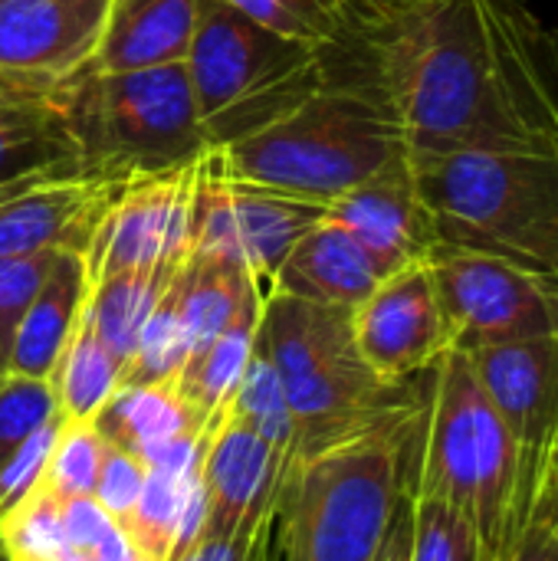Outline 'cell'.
Returning a JSON list of instances; mask_svg holds the SVG:
<instances>
[{"label": "cell", "instance_id": "obj_24", "mask_svg": "<svg viewBox=\"0 0 558 561\" xmlns=\"http://www.w3.org/2000/svg\"><path fill=\"white\" fill-rule=\"evenodd\" d=\"M118 378L122 358L95 335L89 319L79 312V322L49 375L59 414L66 421H92L102 411V404L115 394Z\"/></svg>", "mask_w": 558, "mask_h": 561}, {"label": "cell", "instance_id": "obj_33", "mask_svg": "<svg viewBox=\"0 0 558 561\" xmlns=\"http://www.w3.org/2000/svg\"><path fill=\"white\" fill-rule=\"evenodd\" d=\"M56 417L62 414L49 381L7 375L0 381V467Z\"/></svg>", "mask_w": 558, "mask_h": 561}, {"label": "cell", "instance_id": "obj_34", "mask_svg": "<svg viewBox=\"0 0 558 561\" xmlns=\"http://www.w3.org/2000/svg\"><path fill=\"white\" fill-rule=\"evenodd\" d=\"M56 253L59 250L20 256V260H0V381L10 375V355H13L20 316L30 306L33 293L39 289L43 276L49 273Z\"/></svg>", "mask_w": 558, "mask_h": 561}, {"label": "cell", "instance_id": "obj_48", "mask_svg": "<svg viewBox=\"0 0 558 561\" xmlns=\"http://www.w3.org/2000/svg\"><path fill=\"white\" fill-rule=\"evenodd\" d=\"M0 559H3V546H0Z\"/></svg>", "mask_w": 558, "mask_h": 561}, {"label": "cell", "instance_id": "obj_6", "mask_svg": "<svg viewBox=\"0 0 558 561\" xmlns=\"http://www.w3.org/2000/svg\"><path fill=\"white\" fill-rule=\"evenodd\" d=\"M86 178L132 181L184 168L207 151L184 62L89 72L56 85Z\"/></svg>", "mask_w": 558, "mask_h": 561}, {"label": "cell", "instance_id": "obj_8", "mask_svg": "<svg viewBox=\"0 0 558 561\" xmlns=\"http://www.w3.org/2000/svg\"><path fill=\"white\" fill-rule=\"evenodd\" d=\"M447 345L477 352L558 335V283L497 256L444 250L428 256Z\"/></svg>", "mask_w": 558, "mask_h": 561}, {"label": "cell", "instance_id": "obj_37", "mask_svg": "<svg viewBox=\"0 0 558 561\" xmlns=\"http://www.w3.org/2000/svg\"><path fill=\"white\" fill-rule=\"evenodd\" d=\"M276 533V510L270 516H263L260 523L234 533L230 539H197L184 556L178 561H253V556L260 552V546Z\"/></svg>", "mask_w": 558, "mask_h": 561}, {"label": "cell", "instance_id": "obj_1", "mask_svg": "<svg viewBox=\"0 0 558 561\" xmlns=\"http://www.w3.org/2000/svg\"><path fill=\"white\" fill-rule=\"evenodd\" d=\"M365 26L408 164L470 148H558L553 30L520 0H418Z\"/></svg>", "mask_w": 558, "mask_h": 561}, {"label": "cell", "instance_id": "obj_12", "mask_svg": "<svg viewBox=\"0 0 558 561\" xmlns=\"http://www.w3.org/2000/svg\"><path fill=\"white\" fill-rule=\"evenodd\" d=\"M352 332L362 362L388 385H405L434 368L451 348L428 260L385 276L352 309Z\"/></svg>", "mask_w": 558, "mask_h": 561}, {"label": "cell", "instance_id": "obj_14", "mask_svg": "<svg viewBox=\"0 0 558 561\" xmlns=\"http://www.w3.org/2000/svg\"><path fill=\"white\" fill-rule=\"evenodd\" d=\"M112 0H0V72L39 85L79 76L105 33Z\"/></svg>", "mask_w": 558, "mask_h": 561}, {"label": "cell", "instance_id": "obj_31", "mask_svg": "<svg viewBox=\"0 0 558 561\" xmlns=\"http://www.w3.org/2000/svg\"><path fill=\"white\" fill-rule=\"evenodd\" d=\"M408 561H483L474 523L451 503L411 490Z\"/></svg>", "mask_w": 558, "mask_h": 561}, {"label": "cell", "instance_id": "obj_10", "mask_svg": "<svg viewBox=\"0 0 558 561\" xmlns=\"http://www.w3.org/2000/svg\"><path fill=\"white\" fill-rule=\"evenodd\" d=\"M464 355L520 447V503L536 513L549 460L558 450V335L487 345Z\"/></svg>", "mask_w": 558, "mask_h": 561}, {"label": "cell", "instance_id": "obj_17", "mask_svg": "<svg viewBox=\"0 0 558 561\" xmlns=\"http://www.w3.org/2000/svg\"><path fill=\"white\" fill-rule=\"evenodd\" d=\"M326 217L345 227L385 266L388 276L408 263L428 260L437 247L408 158L332 201Z\"/></svg>", "mask_w": 558, "mask_h": 561}, {"label": "cell", "instance_id": "obj_3", "mask_svg": "<svg viewBox=\"0 0 558 561\" xmlns=\"http://www.w3.org/2000/svg\"><path fill=\"white\" fill-rule=\"evenodd\" d=\"M411 171L437 247L558 283V148H470Z\"/></svg>", "mask_w": 558, "mask_h": 561}, {"label": "cell", "instance_id": "obj_16", "mask_svg": "<svg viewBox=\"0 0 558 561\" xmlns=\"http://www.w3.org/2000/svg\"><path fill=\"white\" fill-rule=\"evenodd\" d=\"M135 181V178H132ZM132 181L72 178L10 197L0 204V260L53 250L86 253L112 204Z\"/></svg>", "mask_w": 558, "mask_h": 561}, {"label": "cell", "instance_id": "obj_41", "mask_svg": "<svg viewBox=\"0 0 558 561\" xmlns=\"http://www.w3.org/2000/svg\"><path fill=\"white\" fill-rule=\"evenodd\" d=\"M539 516L546 519V526L553 529L558 542V450L549 460V470H546V480H543V493H539Z\"/></svg>", "mask_w": 558, "mask_h": 561}, {"label": "cell", "instance_id": "obj_18", "mask_svg": "<svg viewBox=\"0 0 558 561\" xmlns=\"http://www.w3.org/2000/svg\"><path fill=\"white\" fill-rule=\"evenodd\" d=\"M385 276V266L345 227L322 217L283 256L270 293L355 309Z\"/></svg>", "mask_w": 558, "mask_h": 561}, {"label": "cell", "instance_id": "obj_4", "mask_svg": "<svg viewBox=\"0 0 558 561\" xmlns=\"http://www.w3.org/2000/svg\"><path fill=\"white\" fill-rule=\"evenodd\" d=\"M217 151L227 178L322 207L408 158L375 82H326L283 118Z\"/></svg>", "mask_w": 558, "mask_h": 561}, {"label": "cell", "instance_id": "obj_25", "mask_svg": "<svg viewBox=\"0 0 558 561\" xmlns=\"http://www.w3.org/2000/svg\"><path fill=\"white\" fill-rule=\"evenodd\" d=\"M257 322H260V312L234 322L214 342H207L204 348L191 352L184 358V365L174 371L171 388L201 417L210 421L227 404V398L234 394V388L240 385V378H243V371L250 365V355H253Z\"/></svg>", "mask_w": 558, "mask_h": 561}, {"label": "cell", "instance_id": "obj_22", "mask_svg": "<svg viewBox=\"0 0 558 561\" xmlns=\"http://www.w3.org/2000/svg\"><path fill=\"white\" fill-rule=\"evenodd\" d=\"M92 427L99 431L105 444L141 457L145 450L158 444L201 437V431L207 427V417H201L171 388V381H161V385H141V388H115V394L92 417Z\"/></svg>", "mask_w": 558, "mask_h": 561}, {"label": "cell", "instance_id": "obj_15", "mask_svg": "<svg viewBox=\"0 0 558 561\" xmlns=\"http://www.w3.org/2000/svg\"><path fill=\"white\" fill-rule=\"evenodd\" d=\"M72 178L86 168L56 89L0 72V204Z\"/></svg>", "mask_w": 558, "mask_h": 561}, {"label": "cell", "instance_id": "obj_49", "mask_svg": "<svg viewBox=\"0 0 558 561\" xmlns=\"http://www.w3.org/2000/svg\"><path fill=\"white\" fill-rule=\"evenodd\" d=\"M0 561H7V559H0Z\"/></svg>", "mask_w": 558, "mask_h": 561}, {"label": "cell", "instance_id": "obj_20", "mask_svg": "<svg viewBox=\"0 0 558 561\" xmlns=\"http://www.w3.org/2000/svg\"><path fill=\"white\" fill-rule=\"evenodd\" d=\"M89 296V273L79 253L59 250L30 306L20 316L10 375L49 381Z\"/></svg>", "mask_w": 558, "mask_h": 561}, {"label": "cell", "instance_id": "obj_42", "mask_svg": "<svg viewBox=\"0 0 558 561\" xmlns=\"http://www.w3.org/2000/svg\"><path fill=\"white\" fill-rule=\"evenodd\" d=\"M135 549H132V542L118 533V526H115V533L109 536V539H102L95 549H92V561H135Z\"/></svg>", "mask_w": 558, "mask_h": 561}, {"label": "cell", "instance_id": "obj_44", "mask_svg": "<svg viewBox=\"0 0 558 561\" xmlns=\"http://www.w3.org/2000/svg\"><path fill=\"white\" fill-rule=\"evenodd\" d=\"M276 559H280V549H276V533H273V536L260 546V552L253 556V561H276Z\"/></svg>", "mask_w": 558, "mask_h": 561}, {"label": "cell", "instance_id": "obj_26", "mask_svg": "<svg viewBox=\"0 0 558 561\" xmlns=\"http://www.w3.org/2000/svg\"><path fill=\"white\" fill-rule=\"evenodd\" d=\"M184 493H187V473L171 477V473L148 470L135 506L122 519H115L118 533L132 542V549L141 559H171L174 542H178V529H181Z\"/></svg>", "mask_w": 558, "mask_h": 561}, {"label": "cell", "instance_id": "obj_13", "mask_svg": "<svg viewBox=\"0 0 558 561\" xmlns=\"http://www.w3.org/2000/svg\"><path fill=\"white\" fill-rule=\"evenodd\" d=\"M289 454L276 450L253 427L220 408L197 447V470L204 486V526L197 539H230L260 523L280 503Z\"/></svg>", "mask_w": 558, "mask_h": 561}, {"label": "cell", "instance_id": "obj_47", "mask_svg": "<svg viewBox=\"0 0 558 561\" xmlns=\"http://www.w3.org/2000/svg\"><path fill=\"white\" fill-rule=\"evenodd\" d=\"M135 561H148V559H141V556H135Z\"/></svg>", "mask_w": 558, "mask_h": 561}, {"label": "cell", "instance_id": "obj_9", "mask_svg": "<svg viewBox=\"0 0 558 561\" xmlns=\"http://www.w3.org/2000/svg\"><path fill=\"white\" fill-rule=\"evenodd\" d=\"M322 217V204L227 178L220 168V151L207 148L197 158L187 256L217 253L247 263L266 299L273 273L280 270L283 256Z\"/></svg>", "mask_w": 558, "mask_h": 561}, {"label": "cell", "instance_id": "obj_35", "mask_svg": "<svg viewBox=\"0 0 558 561\" xmlns=\"http://www.w3.org/2000/svg\"><path fill=\"white\" fill-rule=\"evenodd\" d=\"M145 477H148V467L135 454L105 444L92 496L102 503V510L112 519H122L135 506V500H138V493L145 486Z\"/></svg>", "mask_w": 558, "mask_h": 561}, {"label": "cell", "instance_id": "obj_45", "mask_svg": "<svg viewBox=\"0 0 558 561\" xmlns=\"http://www.w3.org/2000/svg\"><path fill=\"white\" fill-rule=\"evenodd\" d=\"M53 561H92V552H82V549H66L62 556H56Z\"/></svg>", "mask_w": 558, "mask_h": 561}, {"label": "cell", "instance_id": "obj_28", "mask_svg": "<svg viewBox=\"0 0 558 561\" xmlns=\"http://www.w3.org/2000/svg\"><path fill=\"white\" fill-rule=\"evenodd\" d=\"M224 408L234 417H240L247 427H253L263 440H270L276 450H283V454L293 457V450H296V431H293L286 391H283V381L276 375V368L266 362L263 352H257V345H253V355H250V365H247L240 385L234 388V394L227 398Z\"/></svg>", "mask_w": 558, "mask_h": 561}, {"label": "cell", "instance_id": "obj_2", "mask_svg": "<svg viewBox=\"0 0 558 561\" xmlns=\"http://www.w3.org/2000/svg\"><path fill=\"white\" fill-rule=\"evenodd\" d=\"M421 414L411 398L326 450L289 457L276 503L280 559L378 561L408 500Z\"/></svg>", "mask_w": 558, "mask_h": 561}, {"label": "cell", "instance_id": "obj_39", "mask_svg": "<svg viewBox=\"0 0 558 561\" xmlns=\"http://www.w3.org/2000/svg\"><path fill=\"white\" fill-rule=\"evenodd\" d=\"M487 561H558V542L539 510L529 516V523L520 529L516 539H510L493 559Z\"/></svg>", "mask_w": 558, "mask_h": 561}, {"label": "cell", "instance_id": "obj_7", "mask_svg": "<svg viewBox=\"0 0 558 561\" xmlns=\"http://www.w3.org/2000/svg\"><path fill=\"white\" fill-rule=\"evenodd\" d=\"M184 66L207 148L253 135L329 82L322 49L253 23L227 0H197Z\"/></svg>", "mask_w": 558, "mask_h": 561}, {"label": "cell", "instance_id": "obj_30", "mask_svg": "<svg viewBox=\"0 0 558 561\" xmlns=\"http://www.w3.org/2000/svg\"><path fill=\"white\" fill-rule=\"evenodd\" d=\"M227 3L243 16H250L253 23L286 39L309 43L316 49L335 43L352 20L349 0H227Z\"/></svg>", "mask_w": 558, "mask_h": 561}, {"label": "cell", "instance_id": "obj_27", "mask_svg": "<svg viewBox=\"0 0 558 561\" xmlns=\"http://www.w3.org/2000/svg\"><path fill=\"white\" fill-rule=\"evenodd\" d=\"M187 352H191V342H187V329H184V319H181L178 286L171 279L164 296L158 299L155 312L148 316V322H145L138 342H135V352L122 365L118 388H141V385L171 381L174 371L184 365Z\"/></svg>", "mask_w": 558, "mask_h": 561}, {"label": "cell", "instance_id": "obj_43", "mask_svg": "<svg viewBox=\"0 0 558 561\" xmlns=\"http://www.w3.org/2000/svg\"><path fill=\"white\" fill-rule=\"evenodd\" d=\"M411 3H418V0H349L352 13L358 10L365 23H368V20L391 16V13H398V10H405V7H411Z\"/></svg>", "mask_w": 558, "mask_h": 561}, {"label": "cell", "instance_id": "obj_21", "mask_svg": "<svg viewBox=\"0 0 558 561\" xmlns=\"http://www.w3.org/2000/svg\"><path fill=\"white\" fill-rule=\"evenodd\" d=\"M178 302L191 352L214 342L234 322L263 309V289L247 263L217 253H191L178 276ZM187 352V355H191Z\"/></svg>", "mask_w": 558, "mask_h": 561}, {"label": "cell", "instance_id": "obj_19", "mask_svg": "<svg viewBox=\"0 0 558 561\" xmlns=\"http://www.w3.org/2000/svg\"><path fill=\"white\" fill-rule=\"evenodd\" d=\"M197 0H112L102 43L89 72H132L184 62Z\"/></svg>", "mask_w": 558, "mask_h": 561}, {"label": "cell", "instance_id": "obj_5", "mask_svg": "<svg viewBox=\"0 0 558 561\" xmlns=\"http://www.w3.org/2000/svg\"><path fill=\"white\" fill-rule=\"evenodd\" d=\"M428 375L414 493L460 510L480 536L483 561L493 559L533 516L520 503V447L464 352L447 348Z\"/></svg>", "mask_w": 558, "mask_h": 561}, {"label": "cell", "instance_id": "obj_36", "mask_svg": "<svg viewBox=\"0 0 558 561\" xmlns=\"http://www.w3.org/2000/svg\"><path fill=\"white\" fill-rule=\"evenodd\" d=\"M59 424L62 417L49 421L46 427H39L3 467H0V513L10 510L16 500H23L43 477V467L49 460V450L56 444V434H59Z\"/></svg>", "mask_w": 558, "mask_h": 561}, {"label": "cell", "instance_id": "obj_32", "mask_svg": "<svg viewBox=\"0 0 558 561\" xmlns=\"http://www.w3.org/2000/svg\"><path fill=\"white\" fill-rule=\"evenodd\" d=\"M105 440L92 427V421H66L59 424L56 444L43 467L39 486H46L56 500L92 496Z\"/></svg>", "mask_w": 558, "mask_h": 561}, {"label": "cell", "instance_id": "obj_29", "mask_svg": "<svg viewBox=\"0 0 558 561\" xmlns=\"http://www.w3.org/2000/svg\"><path fill=\"white\" fill-rule=\"evenodd\" d=\"M0 546L7 561H53L62 556L69 549L62 500L36 483L23 500L0 513Z\"/></svg>", "mask_w": 558, "mask_h": 561}, {"label": "cell", "instance_id": "obj_23", "mask_svg": "<svg viewBox=\"0 0 558 561\" xmlns=\"http://www.w3.org/2000/svg\"><path fill=\"white\" fill-rule=\"evenodd\" d=\"M181 266H141V270H118L105 273L89 286L82 316L95 329V335L122 358L135 352V342L155 312L158 299L164 296L168 283Z\"/></svg>", "mask_w": 558, "mask_h": 561}, {"label": "cell", "instance_id": "obj_38", "mask_svg": "<svg viewBox=\"0 0 558 561\" xmlns=\"http://www.w3.org/2000/svg\"><path fill=\"white\" fill-rule=\"evenodd\" d=\"M62 529H66L69 549L92 552L102 539L115 533V519L102 510L95 496H72V500H62Z\"/></svg>", "mask_w": 558, "mask_h": 561}, {"label": "cell", "instance_id": "obj_46", "mask_svg": "<svg viewBox=\"0 0 558 561\" xmlns=\"http://www.w3.org/2000/svg\"><path fill=\"white\" fill-rule=\"evenodd\" d=\"M553 43H556V72H558V30H553Z\"/></svg>", "mask_w": 558, "mask_h": 561}, {"label": "cell", "instance_id": "obj_11", "mask_svg": "<svg viewBox=\"0 0 558 561\" xmlns=\"http://www.w3.org/2000/svg\"><path fill=\"white\" fill-rule=\"evenodd\" d=\"M197 158L184 168L135 178L82 253L89 286L118 270L181 266L191 247Z\"/></svg>", "mask_w": 558, "mask_h": 561}, {"label": "cell", "instance_id": "obj_40", "mask_svg": "<svg viewBox=\"0 0 558 561\" xmlns=\"http://www.w3.org/2000/svg\"><path fill=\"white\" fill-rule=\"evenodd\" d=\"M408 549H411V493L398 510V519L388 533V542H385L378 561H408Z\"/></svg>", "mask_w": 558, "mask_h": 561}]
</instances>
